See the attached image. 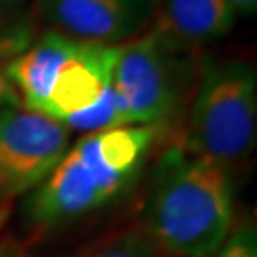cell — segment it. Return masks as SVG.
I'll return each mask as SVG.
<instances>
[{
  "label": "cell",
  "mask_w": 257,
  "mask_h": 257,
  "mask_svg": "<svg viewBox=\"0 0 257 257\" xmlns=\"http://www.w3.org/2000/svg\"><path fill=\"white\" fill-rule=\"evenodd\" d=\"M37 40V10L31 0H0V67Z\"/></svg>",
  "instance_id": "10"
},
{
  "label": "cell",
  "mask_w": 257,
  "mask_h": 257,
  "mask_svg": "<svg viewBox=\"0 0 257 257\" xmlns=\"http://www.w3.org/2000/svg\"><path fill=\"white\" fill-rule=\"evenodd\" d=\"M155 242L145 229H128L109 236L99 244H93L74 257H160Z\"/></svg>",
  "instance_id": "11"
},
{
  "label": "cell",
  "mask_w": 257,
  "mask_h": 257,
  "mask_svg": "<svg viewBox=\"0 0 257 257\" xmlns=\"http://www.w3.org/2000/svg\"><path fill=\"white\" fill-rule=\"evenodd\" d=\"M153 31L175 46L194 52L208 42L227 37L236 16L227 0H158L153 14Z\"/></svg>",
  "instance_id": "8"
},
{
  "label": "cell",
  "mask_w": 257,
  "mask_h": 257,
  "mask_svg": "<svg viewBox=\"0 0 257 257\" xmlns=\"http://www.w3.org/2000/svg\"><path fill=\"white\" fill-rule=\"evenodd\" d=\"M193 52L147 31L120 44L110 88L122 109L124 126L166 130L183 109L194 71Z\"/></svg>",
  "instance_id": "4"
},
{
  "label": "cell",
  "mask_w": 257,
  "mask_h": 257,
  "mask_svg": "<svg viewBox=\"0 0 257 257\" xmlns=\"http://www.w3.org/2000/svg\"><path fill=\"white\" fill-rule=\"evenodd\" d=\"M78 42L80 40L48 31L4 67V73L16 88L23 107L42 114L55 71L73 54Z\"/></svg>",
  "instance_id": "9"
},
{
  "label": "cell",
  "mask_w": 257,
  "mask_h": 257,
  "mask_svg": "<svg viewBox=\"0 0 257 257\" xmlns=\"http://www.w3.org/2000/svg\"><path fill=\"white\" fill-rule=\"evenodd\" d=\"M118 52L120 44L78 42L73 54L57 67L42 114L65 124L99 103L110 86Z\"/></svg>",
  "instance_id": "7"
},
{
  "label": "cell",
  "mask_w": 257,
  "mask_h": 257,
  "mask_svg": "<svg viewBox=\"0 0 257 257\" xmlns=\"http://www.w3.org/2000/svg\"><path fill=\"white\" fill-rule=\"evenodd\" d=\"M52 31L65 37L116 46L141 35L155 14L151 0H35Z\"/></svg>",
  "instance_id": "6"
},
{
  "label": "cell",
  "mask_w": 257,
  "mask_h": 257,
  "mask_svg": "<svg viewBox=\"0 0 257 257\" xmlns=\"http://www.w3.org/2000/svg\"><path fill=\"white\" fill-rule=\"evenodd\" d=\"M177 141L194 155L232 170L255 145L257 76L244 59H202Z\"/></svg>",
  "instance_id": "3"
},
{
  "label": "cell",
  "mask_w": 257,
  "mask_h": 257,
  "mask_svg": "<svg viewBox=\"0 0 257 257\" xmlns=\"http://www.w3.org/2000/svg\"><path fill=\"white\" fill-rule=\"evenodd\" d=\"M208 257H257V238L253 227L230 230L225 242Z\"/></svg>",
  "instance_id": "12"
},
{
  "label": "cell",
  "mask_w": 257,
  "mask_h": 257,
  "mask_svg": "<svg viewBox=\"0 0 257 257\" xmlns=\"http://www.w3.org/2000/svg\"><path fill=\"white\" fill-rule=\"evenodd\" d=\"M71 147V130L23 107L0 109V211L35 191Z\"/></svg>",
  "instance_id": "5"
},
{
  "label": "cell",
  "mask_w": 257,
  "mask_h": 257,
  "mask_svg": "<svg viewBox=\"0 0 257 257\" xmlns=\"http://www.w3.org/2000/svg\"><path fill=\"white\" fill-rule=\"evenodd\" d=\"M0 257H33L19 242L14 240H0Z\"/></svg>",
  "instance_id": "15"
},
{
  "label": "cell",
  "mask_w": 257,
  "mask_h": 257,
  "mask_svg": "<svg viewBox=\"0 0 257 257\" xmlns=\"http://www.w3.org/2000/svg\"><path fill=\"white\" fill-rule=\"evenodd\" d=\"M151 2H153V4H156V2H158V0H151Z\"/></svg>",
  "instance_id": "16"
},
{
  "label": "cell",
  "mask_w": 257,
  "mask_h": 257,
  "mask_svg": "<svg viewBox=\"0 0 257 257\" xmlns=\"http://www.w3.org/2000/svg\"><path fill=\"white\" fill-rule=\"evenodd\" d=\"M232 177L223 166L174 139L149 187L143 229L162 255L208 257L232 230Z\"/></svg>",
  "instance_id": "2"
},
{
  "label": "cell",
  "mask_w": 257,
  "mask_h": 257,
  "mask_svg": "<svg viewBox=\"0 0 257 257\" xmlns=\"http://www.w3.org/2000/svg\"><path fill=\"white\" fill-rule=\"evenodd\" d=\"M162 132L155 126H116L86 134L27 194V225L35 230L63 227L118 200L139 181Z\"/></svg>",
  "instance_id": "1"
},
{
  "label": "cell",
  "mask_w": 257,
  "mask_h": 257,
  "mask_svg": "<svg viewBox=\"0 0 257 257\" xmlns=\"http://www.w3.org/2000/svg\"><path fill=\"white\" fill-rule=\"evenodd\" d=\"M14 103H19V95L4 73V67H0V109Z\"/></svg>",
  "instance_id": "13"
},
{
  "label": "cell",
  "mask_w": 257,
  "mask_h": 257,
  "mask_svg": "<svg viewBox=\"0 0 257 257\" xmlns=\"http://www.w3.org/2000/svg\"><path fill=\"white\" fill-rule=\"evenodd\" d=\"M227 4L236 18H249L257 12V0H227Z\"/></svg>",
  "instance_id": "14"
}]
</instances>
